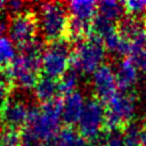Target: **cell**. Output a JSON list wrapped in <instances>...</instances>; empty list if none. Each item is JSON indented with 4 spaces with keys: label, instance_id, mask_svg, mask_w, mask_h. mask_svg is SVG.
Returning <instances> with one entry per match:
<instances>
[{
    "label": "cell",
    "instance_id": "1",
    "mask_svg": "<svg viewBox=\"0 0 146 146\" xmlns=\"http://www.w3.org/2000/svg\"><path fill=\"white\" fill-rule=\"evenodd\" d=\"M62 111L63 99L58 97L42 104L41 107L31 106L29 120L23 130L49 145L60 130Z\"/></svg>",
    "mask_w": 146,
    "mask_h": 146
},
{
    "label": "cell",
    "instance_id": "2",
    "mask_svg": "<svg viewBox=\"0 0 146 146\" xmlns=\"http://www.w3.org/2000/svg\"><path fill=\"white\" fill-rule=\"evenodd\" d=\"M39 30L44 41L51 43L66 39L70 14L62 2H43L36 13Z\"/></svg>",
    "mask_w": 146,
    "mask_h": 146
},
{
    "label": "cell",
    "instance_id": "3",
    "mask_svg": "<svg viewBox=\"0 0 146 146\" xmlns=\"http://www.w3.org/2000/svg\"><path fill=\"white\" fill-rule=\"evenodd\" d=\"M105 56L106 49L103 41L90 33V35L78 43L76 48L72 51L70 67L79 73L92 74L103 65Z\"/></svg>",
    "mask_w": 146,
    "mask_h": 146
},
{
    "label": "cell",
    "instance_id": "4",
    "mask_svg": "<svg viewBox=\"0 0 146 146\" xmlns=\"http://www.w3.org/2000/svg\"><path fill=\"white\" fill-rule=\"evenodd\" d=\"M105 130L108 133L123 131L130 123L136 112L135 97L128 92L116 94L106 103Z\"/></svg>",
    "mask_w": 146,
    "mask_h": 146
},
{
    "label": "cell",
    "instance_id": "5",
    "mask_svg": "<svg viewBox=\"0 0 146 146\" xmlns=\"http://www.w3.org/2000/svg\"><path fill=\"white\" fill-rule=\"evenodd\" d=\"M71 55V46L66 39L49 43L41 57V71L44 76L59 80L70 68Z\"/></svg>",
    "mask_w": 146,
    "mask_h": 146
},
{
    "label": "cell",
    "instance_id": "6",
    "mask_svg": "<svg viewBox=\"0 0 146 146\" xmlns=\"http://www.w3.org/2000/svg\"><path fill=\"white\" fill-rule=\"evenodd\" d=\"M9 39L17 46L23 47L36 39L39 32V21L36 13L31 9H24L11 15L7 24Z\"/></svg>",
    "mask_w": 146,
    "mask_h": 146
},
{
    "label": "cell",
    "instance_id": "7",
    "mask_svg": "<svg viewBox=\"0 0 146 146\" xmlns=\"http://www.w3.org/2000/svg\"><path fill=\"white\" fill-rule=\"evenodd\" d=\"M105 130V108L97 98L86 102L84 108L78 122L79 133L87 140L98 139Z\"/></svg>",
    "mask_w": 146,
    "mask_h": 146
},
{
    "label": "cell",
    "instance_id": "8",
    "mask_svg": "<svg viewBox=\"0 0 146 146\" xmlns=\"http://www.w3.org/2000/svg\"><path fill=\"white\" fill-rule=\"evenodd\" d=\"M31 105L21 97H8L0 110V122L3 129L22 131L29 120Z\"/></svg>",
    "mask_w": 146,
    "mask_h": 146
},
{
    "label": "cell",
    "instance_id": "9",
    "mask_svg": "<svg viewBox=\"0 0 146 146\" xmlns=\"http://www.w3.org/2000/svg\"><path fill=\"white\" fill-rule=\"evenodd\" d=\"M91 84L96 98L102 103L103 102L107 103L111 98H113L117 94L115 73L110 65L103 64L99 68H97L92 73Z\"/></svg>",
    "mask_w": 146,
    "mask_h": 146
},
{
    "label": "cell",
    "instance_id": "10",
    "mask_svg": "<svg viewBox=\"0 0 146 146\" xmlns=\"http://www.w3.org/2000/svg\"><path fill=\"white\" fill-rule=\"evenodd\" d=\"M84 105H86L84 96L79 90L65 95L63 99L62 121L67 127L78 124L82 111L84 108Z\"/></svg>",
    "mask_w": 146,
    "mask_h": 146
},
{
    "label": "cell",
    "instance_id": "11",
    "mask_svg": "<svg viewBox=\"0 0 146 146\" xmlns=\"http://www.w3.org/2000/svg\"><path fill=\"white\" fill-rule=\"evenodd\" d=\"M115 80L117 89L122 92L129 91L133 88L138 81V68L131 60V58L121 59L115 67Z\"/></svg>",
    "mask_w": 146,
    "mask_h": 146
},
{
    "label": "cell",
    "instance_id": "12",
    "mask_svg": "<svg viewBox=\"0 0 146 146\" xmlns=\"http://www.w3.org/2000/svg\"><path fill=\"white\" fill-rule=\"evenodd\" d=\"M97 7L98 2L96 1H71L67 3L70 17L83 22H92L97 15Z\"/></svg>",
    "mask_w": 146,
    "mask_h": 146
},
{
    "label": "cell",
    "instance_id": "13",
    "mask_svg": "<svg viewBox=\"0 0 146 146\" xmlns=\"http://www.w3.org/2000/svg\"><path fill=\"white\" fill-rule=\"evenodd\" d=\"M33 89H34V96L36 100L41 102L42 104L48 103L50 100L56 99L57 95L59 94L58 80L43 75L39 79V81L36 82Z\"/></svg>",
    "mask_w": 146,
    "mask_h": 146
},
{
    "label": "cell",
    "instance_id": "14",
    "mask_svg": "<svg viewBox=\"0 0 146 146\" xmlns=\"http://www.w3.org/2000/svg\"><path fill=\"white\" fill-rule=\"evenodd\" d=\"M49 146H89V143L72 127H65L57 132Z\"/></svg>",
    "mask_w": 146,
    "mask_h": 146
},
{
    "label": "cell",
    "instance_id": "15",
    "mask_svg": "<svg viewBox=\"0 0 146 146\" xmlns=\"http://www.w3.org/2000/svg\"><path fill=\"white\" fill-rule=\"evenodd\" d=\"M124 6L123 2L114 1V0H103L98 2L97 7V15L102 16L103 18L115 23L120 22L124 14Z\"/></svg>",
    "mask_w": 146,
    "mask_h": 146
},
{
    "label": "cell",
    "instance_id": "16",
    "mask_svg": "<svg viewBox=\"0 0 146 146\" xmlns=\"http://www.w3.org/2000/svg\"><path fill=\"white\" fill-rule=\"evenodd\" d=\"M16 56L15 43L7 36H0V67L10 65Z\"/></svg>",
    "mask_w": 146,
    "mask_h": 146
},
{
    "label": "cell",
    "instance_id": "17",
    "mask_svg": "<svg viewBox=\"0 0 146 146\" xmlns=\"http://www.w3.org/2000/svg\"><path fill=\"white\" fill-rule=\"evenodd\" d=\"M79 72L73 70V68H68L64 75L58 80V88H59V92L60 94H64L67 95V94H71L73 91H75L76 89V86H78V82H79Z\"/></svg>",
    "mask_w": 146,
    "mask_h": 146
},
{
    "label": "cell",
    "instance_id": "18",
    "mask_svg": "<svg viewBox=\"0 0 146 146\" xmlns=\"http://www.w3.org/2000/svg\"><path fill=\"white\" fill-rule=\"evenodd\" d=\"M123 6L129 16L140 17L146 14V0H129L123 2Z\"/></svg>",
    "mask_w": 146,
    "mask_h": 146
},
{
    "label": "cell",
    "instance_id": "19",
    "mask_svg": "<svg viewBox=\"0 0 146 146\" xmlns=\"http://www.w3.org/2000/svg\"><path fill=\"white\" fill-rule=\"evenodd\" d=\"M22 133L17 130L3 129L1 132V146H21Z\"/></svg>",
    "mask_w": 146,
    "mask_h": 146
},
{
    "label": "cell",
    "instance_id": "20",
    "mask_svg": "<svg viewBox=\"0 0 146 146\" xmlns=\"http://www.w3.org/2000/svg\"><path fill=\"white\" fill-rule=\"evenodd\" d=\"M131 60L138 68V71L146 74V47L137 49L131 55Z\"/></svg>",
    "mask_w": 146,
    "mask_h": 146
},
{
    "label": "cell",
    "instance_id": "21",
    "mask_svg": "<svg viewBox=\"0 0 146 146\" xmlns=\"http://www.w3.org/2000/svg\"><path fill=\"white\" fill-rule=\"evenodd\" d=\"M21 133H22V145L21 146H46L47 145L42 140L33 137L32 135L27 133L24 130H22Z\"/></svg>",
    "mask_w": 146,
    "mask_h": 146
},
{
    "label": "cell",
    "instance_id": "22",
    "mask_svg": "<svg viewBox=\"0 0 146 146\" xmlns=\"http://www.w3.org/2000/svg\"><path fill=\"white\" fill-rule=\"evenodd\" d=\"M104 146H125V145L121 136H119L117 133H110V137L107 138Z\"/></svg>",
    "mask_w": 146,
    "mask_h": 146
},
{
    "label": "cell",
    "instance_id": "23",
    "mask_svg": "<svg viewBox=\"0 0 146 146\" xmlns=\"http://www.w3.org/2000/svg\"><path fill=\"white\" fill-rule=\"evenodd\" d=\"M23 7H24V2L13 0V1L7 2L6 9H8L9 11H11V14H13V15H15V14H17V13H19V11L24 10V8H23Z\"/></svg>",
    "mask_w": 146,
    "mask_h": 146
},
{
    "label": "cell",
    "instance_id": "24",
    "mask_svg": "<svg viewBox=\"0 0 146 146\" xmlns=\"http://www.w3.org/2000/svg\"><path fill=\"white\" fill-rule=\"evenodd\" d=\"M139 144H140V146H146V123L140 127V130H139Z\"/></svg>",
    "mask_w": 146,
    "mask_h": 146
},
{
    "label": "cell",
    "instance_id": "25",
    "mask_svg": "<svg viewBox=\"0 0 146 146\" xmlns=\"http://www.w3.org/2000/svg\"><path fill=\"white\" fill-rule=\"evenodd\" d=\"M7 31V24L5 22H0V36H2V34Z\"/></svg>",
    "mask_w": 146,
    "mask_h": 146
},
{
    "label": "cell",
    "instance_id": "26",
    "mask_svg": "<svg viewBox=\"0 0 146 146\" xmlns=\"http://www.w3.org/2000/svg\"><path fill=\"white\" fill-rule=\"evenodd\" d=\"M6 6H7V2L0 1V11H2L3 9H6Z\"/></svg>",
    "mask_w": 146,
    "mask_h": 146
},
{
    "label": "cell",
    "instance_id": "27",
    "mask_svg": "<svg viewBox=\"0 0 146 146\" xmlns=\"http://www.w3.org/2000/svg\"><path fill=\"white\" fill-rule=\"evenodd\" d=\"M1 132H2V129L0 128V146H1Z\"/></svg>",
    "mask_w": 146,
    "mask_h": 146
}]
</instances>
